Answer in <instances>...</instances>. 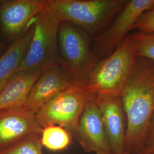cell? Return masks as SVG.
<instances>
[{
	"instance_id": "obj_5",
	"label": "cell",
	"mask_w": 154,
	"mask_h": 154,
	"mask_svg": "<svg viewBox=\"0 0 154 154\" xmlns=\"http://www.w3.org/2000/svg\"><path fill=\"white\" fill-rule=\"evenodd\" d=\"M97 97L86 85L74 83L39 110L37 121L42 128L50 125L62 127L73 137L86 106Z\"/></svg>"
},
{
	"instance_id": "obj_17",
	"label": "cell",
	"mask_w": 154,
	"mask_h": 154,
	"mask_svg": "<svg viewBox=\"0 0 154 154\" xmlns=\"http://www.w3.org/2000/svg\"><path fill=\"white\" fill-rule=\"evenodd\" d=\"M133 38L137 46V55L152 61L154 63V33H137Z\"/></svg>"
},
{
	"instance_id": "obj_2",
	"label": "cell",
	"mask_w": 154,
	"mask_h": 154,
	"mask_svg": "<svg viewBox=\"0 0 154 154\" xmlns=\"http://www.w3.org/2000/svg\"><path fill=\"white\" fill-rule=\"evenodd\" d=\"M137 52L133 35H127L109 57L96 64L86 84L88 88L98 97H120L137 65Z\"/></svg>"
},
{
	"instance_id": "obj_8",
	"label": "cell",
	"mask_w": 154,
	"mask_h": 154,
	"mask_svg": "<svg viewBox=\"0 0 154 154\" xmlns=\"http://www.w3.org/2000/svg\"><path fill=\"white\" fill-rule=\"evenodd\" d=\"M74 83L72 75L61 63L50 66L34 83L22 108L36 114L51 99Z\"/></svg>"
},
{
	"instance_id": "obj_18",
	"label": "cell",
	"mask_w": 154,
	"mask_h": 154,
	"mask_svg": "<svg viewBox=\"0 0 154 154\" xmlns=\"http://www.w3.org/2000/svg\"><path fill=\"white\" fill-rule=\"evenodd\" d=\"M134 28L138 29L141 33H154V8L140 17Z\"/></svg>"
},
{
	"instance_id": "obj_12",
	"label": "cell",
	"mask_w": 154,
	"mask_h": 154,
	"mask_svg": "<svg viewBox=\"0 0 154 154\" xmlns=\"http://www.w3.org/2000/svg\"><path fill=\"white\" fill-rule=\"evenodd\" d=\"M97 100L111 151L116 154L125 152L127 119L120 97H97Z\"/></svg>"
},
{
	"instance_id": "obj_10",
	"label": "cell",
	"mask_w": 154,
	"mask_h": 154,
	"mask_svg": "<svg viewBox=\"0 0 154 154\" xmlns=\"http://www.w3.org/2000/svg\"><path fill=\"white\" fill-rule=\"evenodd\" d=\"M73 137L87 152L111 151L97 97L86 106Z\"/></svg>"
},
{
	"instance_id": "obj_11",
	"label": "cell",
	"mask_w": 154,
	"mask_h": 154,
	"mask_svg": "<svg viewBox=\"0 0 154 154\" xmlns=\"http://www.w3.org/2000/svg\"><path fill=\"white\" fill-rule=\"evenodd\" d=\"M48 5V0L3 1L0 4V26L3 34L9 40H15Z\"/></svg>"
},
{
	"instance_id": "obj_22",
	"label": "cell",
	"mask_w": 154,
	"mask_h": 154,
	"mask_svg": "<svg viewBox=\"0 0 154 154\" xmlns=\"http://www.w3.org/2000/svg\"><path fill=\"white\" fill-rule=\"evenodd\" d=\"M2 44H1V43L0 42V51L2 49Z\"/></svg>"
},
{
	"instance_id": "obj_6",
	"label": "cell",
	"mask_w": 154,
	"mask_h": 154,
	"mask_svg": "<svg viewBox=\"0 0 154 154\" xmlns=\"http://www.w3.org/2000/svg\"><path fill=\"white\" fill-rule=\"evenodd\" d=\"M90 37L69 22L60 23L58 48L61 63L75 82L86 85L97 62L90 48Z\"/></svg>"
},
{
	"instance_id": "obj_7",
	"label": "cell",
	"mask_w": 154,
	"mask_h": 154,
	"mask_svg": "<svg viewBox=\"0 0 154 154\" xmlns=\"http://www.w3.org/2000/svg\"><path fill=\"white\" fill-rule=\"evenodd\" d=\"M154 8V0L127 1L110 26L95 38L97 48L103 53L111 54L134 28L140 17Z\"/></svg>"
},
{
	"instance_id": "obj_20",
	"label": "cell",
	"mask_w": 154,
	"mask_h": 154,
	"mask_svg": "<svg viewBox=\"0 0 154 154\" xmlns=\"http://www.w3.org/2000/svg\"><path fill=\"white\" fill-rule=\"evenodd\" d=\"M114 154V153H112L111 151H109V152H102V153H99V154ZM129 154L128 152H127V151H126L125 152H124V153H123V154Z\"/></svg>"
},
{
	"instance_id": "obj_19",
	"label": "cell",
	"mask_w": 154,
	"mask_h": 154,
	"mask_svg": "<svg viewBox=\"0 0 154 154\" xmlns=\"http://www.w3.org/2000/svg\"><path fill=\"white\" fill-rule=\"evenodd\" d=\"M143 149L149 154H154V115L149 125Z\"/></svg>"
},
{
	"instance_id": "obj_21",
	"label": "cell",
	"mask_w": 154,
	"mask_h": 154,
	"mask_svg": "<svg viewBox=\"0 0 154 154\" xmlns=\"http://www.w3.org/2000/svg\"><path fill=\"white\" fill-rule=\"evenodd\" d=\"M137 154H149L148 153V152H147L146 151H145L144 150H143L142 149V151H140L139 153H138Z\"/></svg>"
},
{
	"instance_id": "obj_4",
	"label": "cell",
	"mask_w": 154,
	"mask_h": 154,
	"mask_svg": "<svg viewBox=\"0 0 154 154\" xmlns=\"http://www.w3.org/2000/svg\"><path fill=\"white\" fill-rule=\"evenodd\" d=\"M34 21L33 37L27 54L16 73L37 69L45 70L61 63L58 48L61 21L48 5L34 17Z\"/></svg>"
},
{
	"instance_id": "obj_16",
	"label": "cell",
	"mask_w": 154,
	"mask_h": 154,
	"mask_svg": "<svg viewBox=\"0 0 154 154\" xmlns=\"http://www.w3.org/2000/svg\"><path fill=\"white\" fill-rule=\"evenodd\" d=\"M41 135L26 138L15 145L0 152V154H43Z\"/></svg>"
},
{
	"instance_id": "obj_9",
	"label": "cell",
	"mask_w": 154,
	"mask_h": 154,
	"mask_svg": "<svg viewBox=\"0 0 154 154\" xmlns=\"http://www.w3.org/2000/svg\"><path fill=\"white\" fill-rule=\"evenodd\" d=\"M43 128L36 114L23 108L0 111V152L33 135H41Z\"/></svg>"
},
{
	"instance_id": "obj_3",
	"label": "cell",
	"mask_w": 154,
	"mask_h": 154,
	"mask_svg": "<svg viewBox=\"0 0 154 154\" xmlns=\"http://www.w3.org/2000/svg\"><path fill=\"white\" fill-rule=\"evenodd\" d=\"M128 0H48L61 22H67L88 35L103 33Z\"/></svg>"
},
{
	"instance_id": "obj_1",
	"label": "cell",
	"mask_w": 154,
	"mask_h": 154,
	"mask_svg": "<svg viewBox=\"0 0 154 154\" xmlns=\"http://www.w3.org/2000/svg\"><path fill=\"white\" fill-rule=\"evenodd\" d=\"M127 119L125 148L130 154L143 149L154 115V63L138 62L120 95Z\"/></svg>"
},
{
	"instance_id": "obj_13",
	"label": "cell",
	"mask_w": 154,
	"mask_h": 154,
	"mask_svg": "<svg viewBox=\"0 0 154 154\" xmlns=\"http://www.w3.org/2000/svg\"><path fill=\"white\" fill-rule=\"evenodd\" d=\"M44 70L37 69L16 73L0 91V111L22 108L34 83Z\"/></svg>"
},
{
	"instance_id": "obj_15",
	"label": "cell",
	"mask_w": 154,
	"mask_h": 154,
	"mask_svg": "<svg viewBox=\"0 0 154 154\" xmlns=\"http://www.w3.org/2000/svg\"><path fill=\"white\" fill-rule=\"evenodd\" d=\"M72 138L71 134L67 130L57 125L44 127L41 135L42 146L54 152L68 149L72 144Z\"/></svg>"
},
{
	"instance_id": "obj_14",
	"label": "cell",
	"mask_w": 154,
	"mask_h": 154,
	"mask_svg": "<svg viewBox=\"0 0 154 154\" xmlns=\"http://www.w3.org/2000/svg\"><path fill=\"white\" fill-rule=\"evenodd\" d=\"M34 18L0 57V91L16 73L27 54L34 30Z\"/></svg>"
}]
</instances>
